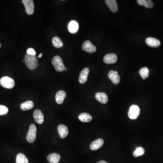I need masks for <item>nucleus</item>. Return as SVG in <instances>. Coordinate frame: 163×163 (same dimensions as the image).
<instances>
[{"mask_svg": "<svg viewBox=\"0 0 163 163\" xmlns=\"http://www.w3.org/2000/svg\"><path fill=\"white\" fill-rule=\"evenodd\" d=\"M25 62L28 68L33 70L37 68L38 62L36 56L27 54L25 57Z\"/></svg>", "mask_w": 163, "mask_h": 163, "instance_id": "obj_1", "label": "nucleus"}, {"mask_svg": "<svg viewBox=\"0 0 163 163\" xmlns=\"http://www.w3.org/2000/svg\"><path fill=\"white\" fill-rule=\"evenodd\" d=\"M52 63L57 72H63L65 69V67L63 60L59 56H55L54 57L52 60Z\"/></svg>", "mask_w": 163, "mask_h": 163, "instance_id": "obj_2", "label": "nucleus"}, {"mask_svg": "<svg viewBox=\"0 0 163 163\" xmlns=\"http://www.w3.org/2000/svg\"><path fill=\"white\" fill-rule=\"evenodd\" d=\"M0 84L4 88L12 89L15 86V82L12 78L6 76L1 78Z\"/></svg>", "mask_w": 163, "mask_h": 163, "instance_id": "obj_3", "label": "nucleus"}, {"mask_svg": "<svg viewBox=\"0 0 163 163\" xmlns=\"http://www.w3.org/2000/svg\"><path fill=\"white\" fill-rule=\"evenodd\" d=\"M36 132L37 129L36 126L34 124H32L30 126L29 131L27 135V139L28 142L32 143L35 141L36 137Z\"/></svg>", "mask_w": 163, "mask_h": 163, "instance_id": "obj_4", "label": "nucleus"}, {"mask_svg": "<svg viewBox=\"0 0 163 163\" xmlns=\"http://www.w3.org/2000/svg\"><path fill=\"white\" fill-rule=\"evenodd\" d=\"M140 113V109L138 106L136 105H132L130 108L128 112V116L131 119H136Z\"/></svg>", "mask_w": 163, "mask_h": 163, "instance_id": "obj_5", "label": "nucleus"}, {"mask_svg": "<svg viewBox=\"0 0 163 163\" xmlns=\"http://www.w3.org/2000/svg\"><path fill=\"white\" fill-rule=\"evenodd\" d=\"M23 3L25 5L26 12L28 15H32L34 12V1L33 0H23Z\"/></svg>", "mask_w": 163, "mask_h": 163, "instance_id": "obj_6", "label": "nucleus"}, {"mask_svg": "<svg viewBox=\"0 0 163 163\" xmlns=\"http://www.w3.org/2000/svg\"><path fill=\"white\" fill-rule=\"evenodd\" d=\"M82 50L85 52L89 53H93L95 52L96 50V46L92 45L90 41H86L83 43L82 45Z\"/></svg>", "mask_w": 163, "mask_h": 163, "instance_id": "obj_7", "label": "nucleus"}, {"mask_svg": "<svg viewBox=\"0 0 163 163\" xmlns=\"http://www.w3.org/2000/svg\"><path fill=\"white\" fill-rule=\"evenodd\" d=\"M108 76L109 78L115 84H118L120 81V77L119 76L117 71L111 70L109 72Z\"/></svg>", "mask_w": 163, "mask_h": 163, "instance_id": "obj_8", "label": "nucleus"}, {"mask_svg": "<svg viewBox=\"0 0 163 163\" xmlns=\"http://www.w3.org/2000/svg\"><path fill=\"white\" fill-rule=\"evenodd\" d=\"M117 57L115 54H106L103 58V61L106 64H113L117 62Z\"/></svg>", "mask_w": 163, "mask_h": 163, "instance_id": "obj_9", "label": "nucleus"}, {"mask_svg": "<svg viewBox=\"0 0 163 163\" xmlns=\"http://www.w3.org/2000/svg\"><path fill=\"white\" fill-rule=\"evenodd\" d=\"M34 119L36 123L39 124L43 123L44 121V116L42 111L40 110L37 109L35 111L33 114Z\"/></svg>", "mask_w": 163, "mask_h": 163, "instance_id": "obj_10", "label": "nucleus"}, {"mask_svg": "<svg viewBox=\"0 0 163 163\" xmlns=\"http://www.w3.org/2000/svg\"><path fill=\"white\" fill-rule=\"evenodd\" d=\"M79 24L77 21L72 20L68 25V30L71 34H75L78 32Z\"/></svg>", "mask_w": 163, "mask_h": 163, "instance_id": "obj_11", "label": "nucleus"}, {"mask_svg": "<svg viewBox=\"0 0 163 163\" xmlns=\"http://www.w3.org/2000/svg\"><path fill=\"white\" fill-rule=\"evenodd\" d=\"M89 72V69L87 68H84L82 70L79 77V82L80 83L84 84L86 82Z\"/></svg>", "mask_w": 163, "mask_h": 163, "instance_id": "obj_12", "label": "nucleus"}, {"mask_svg": "<svg viewBox=\"0 0 163 163\" xmlns=\"http://www.w3.org/2000/svg\"><path fill=\"white\" fill-rule=\"evenodd\" d=\"M58 131L60 137L62 139L65 138L68 135V128L64 125H59L58 126Z\"/></svg>", "mask_w": 163, "mask_h": 163, "instance_id": "obj_13", "label": "nucleus"}, {"mask_svg": "<svg viewBox=\"0 0 163 163\" xmlns=\"http://www.w3.org/2000/svg\"><path fill=\"white\" fill-rule=\"evenodd\" d=\"M146 43L147 45L150 47H159L161 45V42L158 39L156 38L149 37L146 39Z\"/></svg>", "mask_w": 163, "mask_h": 163, "instance_id": "obj_14", "label": "nucleus"}, {"mask_svg": "<svg viewBox=\"0 0 163 163\" xmlns=\"http://www.w3.org/2000/svg\"><path fill=\"white\" fill-rule=\"evenodd\" d=\"M104 144V141L101 139H98L91 144L90 149L92 151H96L101 147Z\"/></svg>", "mask_w": 163, "mask_h": 163, "instance_id": "obj_15", "label": "nucleus"}, {"mask_svg": "<svg viewBox=\"0 0 163 163\" xmlns=\"http://www.w3.org/2000/svg\"><path fill=\"white\" fill-rule=\"evenodd\" d=\"M96 99L102 104H106L108 102V96L104 92H97L96 94Z\"/></svg>", "mask_w": 163, "mask_h": 163, "instance_id": "obj_16", "label": "nucleus"}, {"mask_svg": "<svg viewBox=\"0 0 163 163\" xmlns=\"http://www.w3.org/2000/svg\"><path fill=\"white\" fill-rule=\"evenodd\" d=\"M66 96V93L63 91L60 90L57 92L55 96L56 102L59 104H63L64 100Z\"/></svg>", "mask_w": 163, "mask_h": 163, "instance_id": "obj_17", "label": "nucleus"}, {"mask_svg": "<svg viewBox=\"0 0 163 163\" xmlns=\"http://www.w3.org/2000/svg\"><path fill=\"white\" fill-rule=\"evenodd\" d=\"M60 159V155L57 153L50 154L47 157V160L50 163H59Z\"/></svg>", "mask_w": 163, "mask_h": 163, "instance_id": "obj_18", "label": "nucleus"}, {"mask_svg": "<svg viewBox=\"0 0 163 163\" xmlns=\"http://www.w3.org/2000/svg\"><path fill=\"white\" fill-rule=\"evenodd\" d=\"M106 5L111 11L113 12H116L118 11V6L116 1L115 0H106L105 1Z\"/></svg>", "mask_w": 163, "mask_h": 163, "instance_id": "obj_19", "label": "nucleus"}, {"mask_svg": "<svg viewBox=\"0 0 163 163\" xmlns=\"http://www.w3.org/2000/svg\"><path fill=\"white\" fill-rule=\"evenodd\" d=\"M34 106V102L32 101H27L21 105V109L24 111L32 109Z\"/></svg>", "mask_w": 163, "mask_h": 163, "instance_id": "obj_20", "label": "nucleus"}, {"mask_svg": "<svg viewBox=\"0 0 163 163\" xmlns=\"http://www.w3.org/2000/svg\"><path fill=\"white\" fill-rule=\"evenodd\" d=\"M79 120L82 122H89L92 120V116L89 114L82 113L78 116Z\"/></svg>", "mask_w": 163, "mask_h": 163, "instance_id": "obj_21", "label": "nucleus"}, {"mask_svg": "<svg viewBox=\"0 0 163 163\" xmlns=\"http://www.w3.org/2000/svg\"><path fill=\"white\" fill-rule=\"evenodd\" d=\"M137 2L139 5L149 8H152L154 7L153 2L151 0H138Z\"/></svg>", "mask_w": 163, "mask_h": 163, "instance_id": "obj_22", "label": "nucleus"}, {"mask_svg": "<svg viewBox=\"0 0 163 163\" xmlns=\"http://www.w3.org/2000/svg\"><path fill=\"white\" fill-rule=\"evenodd\" d=\"M16 163H29V161L25 155L22 153H19L17 155Z\"/></svg>", "mask_w": 163, "mask_h": 163, "instance_id": "obj_23", "label": "nucleus"}, {"mask_svg": "<svg viewBox=\"0 0 163 163\" xmlns=\"http://www.w3.org/2000/svg\"><path fill=\"white\" fill-rule=\"evenodd\" d=\"M52 43L54 47L57 48H62L63 45V44L61 39L57 36H55L53 38Z\"/></svg>", "mask_w": 163, "mask_h": 163, "instance_id": "obj_24", "label": "nucleus"}, {"mask_svg": "<svg viewBox=\"0 0 163 163\" xmlns=\"http://www.w3.org/2000/svg\"><path fill=\"white\" fill-rule=\"evenodd\" d=\"M139 73L141 77L144 80L149 76L150 71L147 67H143L140 70Z\"/></svg>", "mask_w": 163, "mask_h": 163, "instance_id": "obj_25", "label": "nucleus"}, {"mask_svg": "<svg viewBox=\"0 0 163 163\" xmlns=\"http://www.w3.org/2000/svg\"><path fill=\"white\" fill-rule=\"evenodd\" d=\"M145 152V149L142 147H138L137 148L135 151L133 153V155L135 157H138L141 156H143Z\"/></svg>", "mask_w": 163, "mask_h": 163, "instance_id": "obj_26", "label": "nucleus"}, {"mask_svg": "<svg viewBox=\"0 0 163 163\" xmlns=\"http://www.w3.org/2000/svg\"><path fill=\"white\" fill-rule=\"evenodd\" d=\"M8 112V109L4 105H0V115H4Z\"/></svg>", "mask_w": 163, "mask_h": 163, "instance_id": "obj_27", "label": "nucleus"}, {"mask_svg": "<svg viewBox=\"0 0 163 163\" xmlns=\"http://www.w3.org/2000/svg\"><path fill=\"white\" fill-rule=\"evenodd\" d=\"M27 54L30 55L36 56V52L34 49H32V48H30L27 50Z\"/></svg>", "mask_w": 163, "mask_h": 163, "instance_id": "obj_28", "label": "nucleus"}, {"mask_svg": "<svg viewBox=\"0 0 163 163\" xmlns=\"http://www.w3.org/2000/svg\"><path fill=\"white\" fill-rule=\"evenodd\" d=\"M97 163H108L107 162H106V161H100L98 162Z\"/></svg>", "mask_w": 163, "mask_h": 163, "instance_id": "obj_29", "label": "nucleus"}, {"mask_svg": "<svg viewBox=\"0 0 163 163\" xmlns=\"http://www.w3.org/2000/svg\"><path fill=\"white\" fill-rule=\"evenodd\" d=\"M42 53H41V54H40V55H39V56H38V57H39V58H41V57H42Z\"/></svg>", "mask_w": 163, "mask_h": 163, "instance_id": "obj_30", "label": "nucleus"}, {"mask_svg": "<svg viewBox=\"0 0 163 163\" xmlns=\"http://www.w3.org/2000/svg\"><path fill=\"white\" fill-rule=\"evenodd\" d=\"M64 70H65V71H67V68H65V69H64Z\"/></svg>", "mask_w": 163, "mask_h": 163, "instance_id": "obj_31", "label": "nucleus"}, {"mask_svg": "<svg viewBox=\"0 0 163 163\" xmlns=\"http://www.w3.org/2000/svg\"><path fill=\"white\" fill-rule=\"evenodd\" d=\"M1 46H2V45H1V44L0 43V48H1Z\"/></svg>", "mask_w": 163, "mask_h": 163, "instance_id": "obj_32", "label": "nucleus"}]
</instances>
